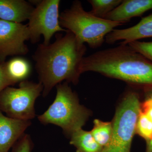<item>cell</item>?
<instances>
[{
	"mask_svg": "<svg viewBox=\"0 0 152 152\" xmlns=\"http://www.w3.org/2000/svg\"><path fill=\"white\" fill-rule=\"evenodd\" d=\"M86 50L85 44L68 31L64 36L57 35L53 43L38 45L33 58L39 82L43 86V97L63 81L78 83L81 75V64Z\"/></svg>",
	"mask_w": 152,
	"mask_h": 152,
	"instance_id": "obj_1",
	"label": "cell"
},
{
	"mask_svg": "<svg viewBox=\"0 0 152 152\" xmlns=\"http://www.w3.org/2000/svg\"><path fill=\"white\" fill-rule=\"evenodd\" d=\"M81 74L93 72L134 86L152 87V61L128 45L99 51L84 57Z\"/></svg>",
	"mask_w": 152,
	"mask_h": 152,
	"instance_id": "obj_2",
	"label": "cell"
},
{
	"mask_svg": "<svg viewBox=\"0 0 152 152\" xmlns=\"http://www.w3.org/2000/svg\"><path fill=\"white\" fill-rule=\"evenodd\" d=\"M63 28L69 31L82 43H86L93 49L102 46L107 35L115 28L124 24L95 16L84 10L82 3L75 1L69 8L59 16Z\"/></svg>",
	"mask_w": 152,
	"mask_h": 152,
	"instance_id": "obj_3",
	"label": "cell"
},
{
	"mask_svg": "<svg viewBox=\"0 0 152 152\" xmlns=\"http://www.w3.org/2000/svg\"><path fill=\"white\" fill-rule=\"evenodd\" d=\"M56 95L53 103L38 118L44 125L52 124L62 129L70 137L75 131L82 129L90 115V112L81 105L78 98L67 82L56 86Z\"/></svg>",
	"mask_w": 152,
	"mask_h": 152,
	"instance_id": "obj_4",
	"label": "cell"
},
{
	"mask_svg": "<svg viewBox=\"0 0 152 152\" xmlns=\"http://www.w3.org/2000/svg\"><path fill=\"white\" fill-rule=\"evenodd\" d=\"M141 112V104L138 94L133 91L128 92L116 110L110 141L101 152H131Z\"/></svg>",
	"mask_w": 152,
	"mask_h": 152,
	"instance_id": "obj_5",
	"label": "cell"
},
{
	"mask_svg": "<svg viewBox=\"0 0 152 152\" xmlns=\"http://www.w3.org/2000/svg\"><path fill=\"white\" fill-rule=\"evenodd\" d=\"M43 90L40 82L27 80L20 83L18 88L7 87L0 93V110L10 118L31 121L36 116L35 102Z\"/></svg>",
	"mask_w": 152,
	"mask_h": 152,
	"instance_id": "obj_6",
	"label": "cell"
},
{
	"mask_svg": "<svg viewBox=\"0 0 152 152\" xmlns=\"http://www.w3.org/2000/svg\"><path fill=\"white\" fill-rule=\"evenodd\" d=\"M60 2L59 0L40 1L33 10L27 25L30 39L33 43L38 42L42 35L44 38L43 44L48 45L55 33L67 31L60 25Z\"/></svg>",
	"mask_w": 152,
	"mask_h": 152,
	"instance_id": "obj_7",
	"label": "cell"
},
{
	"mask_svg": "<svg viewBox=\"0 0 152 152\" xmlns=\"http://www.w3.org/2000/svg\"><path fill=\"white\" fill-rule=\"evenodd\" d=\"M30 39L27 25L0 19V64L9 56L27 54L29 50L25 42Z\"/></svg>",
	"mask_w": 152,
	"mask_h": 152,
	"instance_id": "obj_8",
	"label": "cell"
},
{
	"mask_svg": "<svg viewBox=\"0 0 152 152\" xmlns=\"http://www.w3.org/2000/svg\"><path fill=\"white\" fill-rule=\"evenodd\" d=\"M152 37V14L142 18L137 24L123 29H115L106 36L105 42L113 44L123 40L122 45H128L144 38Z\"/></svg>",
	"mask_w": 152,
	"mask_h": 152,
	"instance_id": "obj_9",
	"label": "cell"
},
{
	"mask_svg": "<svg viewBox=\"0 0 152 152\" xmlns=\"http://www.w3.org/2000/svg\"><path fill=\"white\" fill-rule=\"evenodd\" d=\"M31 124V121L6 116L0 110V152H8Z\"/></svg>",
	"mask_w": 152,
	"mask_h": 152,
	"instance_id": "obj_10",
	"label": "cell"
},
{
	"mask_svg": "<svg viewBox=\"0 0 152 152\" xmlns=\"http://www.w3.org/2000/svg\"><path fill=\"white\" fill-rule=\"evenodd\" d=\"M151 10L152 0H124L104 19L125 24L132 18L141 16Z\"/></svg>",
	"mask_w": 152,
	"mask_h": 152,
	"instance_id": "obj_11",
	"label": "cell"
},
{
	"mask_svg": "<svg viewBox=\"0 0 152 152\" xmlns=\"http://www.w3.org/2000/svg\"><path fill=\"white\" fill-rule=\"evenodd\" d=\"M34 9L24 0H0V19L21 23L28 20Z\"/></svg>",
	"mask_w": 152,
	"mask_h": 152,
	"instance_id": "obj_12",
	"label": "cell"
},
{
	"mask_svg": "<svg viewBox=\"0 0 152 152\" xmlns=\"http://www.w3.org/2000/svg\"><path fill=\"white\" fill-rule=\"evenodd\" d=\"M12 86L27 80L31 73V66L26 59L16 57L1 63Z\"/></svg>",
	"mask_w": 152,
	"mask_h": 152,
	"instance_id": "obj_13",
	"label": "cell"
},
{
	"mask_svg": "<svg viewBox=\"0 0 152 152\" xmlns=\"http://www.w3.org/2000/svg\"><path fill=\"white\" fill-rule=\"evenodd\" d=\"M70 137V144L75 147L77 152H101L102 150L90 132L79 129L74 132Z\"/></svg>",
	"mask_w": 152,
	"mask_h": 152,
	"instance_id": "obj_14",
	"label": "cell"
},
{
	"mask_svg": "<svg viewBox=\"0 0 152 152\" xmlns=\"http://www.w3.org/2000/svg\"><path fill=\"white\" fill-rule=\"evenodd\" d=\"M94 124V128L90 132L95 141L103 148L109 143L111 137L113 132L112 122L95 119Z\"/></svg>",
	"mask_w": 152,
	"mask_h": 152,
	"instance_id": "obj_15",
	"label": "cell"
},
{
	"mask_svg": "<svg viewBox=\"0 0 152 152\" xmlns=\"http://www.w3.org/2000/svg\"><path fill=\"white\" fill-rule=\"evenodd\" d=\"M121 0H89L92 6L90 12L95 16L104 19L106 16L118 7Z\"/></svg>",
	"mask_w": 152,
	"mask_h": 152,
	"instance_id": "obj_16",
	"label": "cell"
},
{
	"mask_svg": "<svg viewBox=\"0 0 152 152\" xmlns=\"http://www.w3.org/2000/svg\"><path fill=\"white\" fill-rule=\"evenodd\" d=\"M136 133L146 141L152 139V121L142 110L137 122Z\"/></svg>",
	"mask_w": 152,
	"mask_h": 152,
	"instance_id": "obj_17",
	"label": "cell"
},
{
	"mask_svg": "<svg viewBox=\"0 0 152 152\" xmlns=\"http://www.w3.org/2000/svg\"><path fill=\"white\" fill-rule=\"evenodd\" d=\"M33 148L34 143L31 136L24 133L14 145L11 152H31Z\"/></svg>",
	"mask_w": 152,
	"mask_h": 152,
	"instance_id": "obj_18",
	"label": "cell"
},
{
	"mask_svg": "<svg viewBox=\"0 0 152 152\" xmlns=\"http://www.w3.org/2000/svg\"><path fill=\"white\" fill-rule=\"evenodd\" d=\"M135 51L152 61V42L137 41L128 44Z\"/></svg>",
	"mask_w": 152,
	"mask_h": 152,
	"instance_id": "obj_19",
	"label": "cell"
},
{
	"mask_svg": "<svg viewBox=\"0 0 152 152\" xmlns=\"http://www.w3.org/2000/svg\"><path fill=\"white\" fill-rule=\"evenodd\" d=\"M11 86L12 84L6 75L2 64H0V93Z\"/></svg>",
	"mask_w": 152,
	"mask_h": 152,
	"instance_id": "obj_20",
	"label": "cell"
},
{
	"mask_svg": "<svg viewBox=\"0 0 152 152\" xmlns=\"http://www.w3.org/2000/svg\"><path fill=\"white\" fill-rule=\"evenodd\" d=\"M145 99L141 104V107H152V87L143 88Z\"/></svg>",
	"mask_w": 152,
	"mask_h": 152,
	"instance_id": "obj_21",
	"label": "cell"
},
{
	"mask_svg": "<svg viewBox=\"0 0 152 152\" xmlns=\"http://www.w3.org/2000/svg\"><path fill=\"white\" fill-rule=\"evenodd\" d=\"M142 111L148 116L152 121V107H141Z\"/></svg>",
	"mask_w": 152,
	"mask_h": 152,
	"instance_id": "obj_22",
	"label": "cell"
},
{
	"mask_svg": "<svg viewBox=\"0 0 152 152\" xmlns=\"http://www.w3.org/2000/svg\"><path fill=\"white\" fill-rule=\"evenodd\" d=\"M146 149L145 152H152V139L146 141Z\"/></svg>",
	"mask_w": 152,
	"mask_h": 152,
	"instance_id": "obj_23",
	"label": "cell"
}]
</instances>
